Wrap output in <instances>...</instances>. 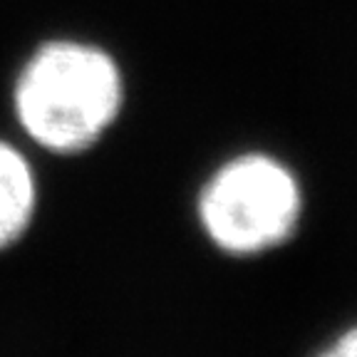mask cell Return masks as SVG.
<instances>
[{"label": "cell", "instance_id": "obj_4", "mask_svg": "<svg viewBox=\"0 0 357 357\" xmlns=\"http://www.w3.org/2000/svg\"><path fill=\"white\" fill-rule=\"evenodd\" d=\"M323 355L328 357H357V325L347 328L333 340V345L325 347Z\"/></svg>", "mask_w": 357, "mask_h": 357}, {"label": "cell", "instance_id": "obj_3", "mask_svg": "<svg viewBox=\"0 0 357 357\" xmlns=\"http://www.w3.org/2000/svg\"><path fill=\"white\" fill-rule=\"evenodd\" d=\"M38 176L17 146L0 142V253L25 238L38 213Z\"/></svg>", "mask_w": 357, "mask_h": 357}, {"label": "cell", "instance_id": "obj_1", "mask_svg": "<svg viewBox=\"0 0 357 357\" xmlns=\"http://www.w3.org/2000/svg\"><path fill=\"white\" fill-rule=\"evenodd\" d=\"M127 82L117 57L82 40H50L25 60L13 109L25 137L57 156H77L122 117Z\"/></svg>", "mask_w": 357, "mask_h": 357}, {"label": "cell", "instance_id": "obj_2", "mask_svg": "<svg viewBox=\"0 0 357 357\" xmlns=\"http://www.w3.org/2000/svg\"><path fill=\"white\" fill-rule=\"evenodd\" d=\"M301 178L278 156L238 154L201 186L196 216L216 251L258 258L288 243L303 221Z\"/></svg>", "mask_w": 357, "mask_h": 357}]
</instances>
